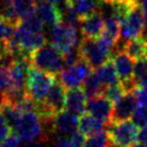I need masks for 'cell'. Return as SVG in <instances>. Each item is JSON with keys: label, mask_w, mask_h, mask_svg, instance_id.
<instances>
[{"label": "cell", "mask_w": 147, "mask_h": 147, "mask_svg": "<svg viewBox=\"0 0 147 147\" xmlns=\"http://www.w3.org/2000/svg\"><path fill=\"white\" fill-rule=\"evenodd\" d=\"M29 60L33 68L54 75L61 72L64 69V67H67L63 53L60 49H57L53 44L47 42L38 49L33 51L29 55Z\"/></svg>", "instance_id": "obj_1"}, {"label": "cell", "mask_w": 147, "mask_h": 147, "mask_svg": "<svg viewBox=\"0 0 147 147\" xmlns=\"http://www.w3.org/2000/svg\"><path fill=\"white\" fill-rule=\"evenodd\" d=\"M144 30H145V20H144L142 9L139 3H134L132 5L127 14L119 21L121 37L118 42L115 46L114 52L123 49L127 40L141 37L144 33Z\"/></svg>", "instance_id": "obj_2"}, {"label": "cell", "mask_w": 147, "mask_h": 147, "mask_svg": "<svg viewBox=\"0 0 147 147\" xmlns=\"http://www.w3.org/2000/svg\"><path fill=\"white\" fill-rule=\"evenodd\" d=\"M14 133L18 136L22 141H44L48 136V131L44 126L39 115L33 111H23L13 127Z\"/></svg>", "instance_id": "obj_3"}, {"label": "cell", "mask_w": 147, "mask_h": 147, "mask_svg": "<svg viewBox=\"0 0 147 147\" xmlns=\"http://www.w3.org/2000/svg\"><path fill=\"white\" fill-rule=\"evenodd\" d=\"M80 57L85 60L92 69H96L113 56V51L105 46L98 38L83 37L78 44Z\"/></svg>", "instance_id": "obj_4"}, {"label": "cell", "mask_w": 147, "mask_h": 147, "mask_svg": "<svg viewBox=\"0 0 147 147\" xmlns=\"http://www.w3.org/2000/svg\"><path fill=\"white\" fill-rule=\"evenodd\" d=\"M55 79L56 77L54 74L32 67L25 86L26 94L36 102V105L42 102Z\"/></svg>", "instance_id": "obj_5"}, {"label": "cell", "mask_w": 147, "mask_h": 147, "mask_svg": "<svg viewBox=\"0 0 147 147\" xmlns=\"http://www.w3.org/2000/svg\"><path fill=\"white\" fill-rule=\"evenodd\" d=\"M138 126L129 119L110 122L107 125V133L110 142L118 147H133L137 144Z\"/></svg>", "instance_id": "obj_6"}, {"label": "cell", "mask_w": 147, "mask_h": 147, "mask_svg": "<svg viewBox=\"0 0 147 147\" xmlns=\"http://www.w3.org/2000/svg\"><path fill=\"white\" fill-rule=\"evenodd\" d=\"M51 41L63 54L78 46V28L60 22L51 28Z\"/></svg>", "instance_id": "obj_7"}, {"label": "cell", "mask_w": 147, "mask_h": 147, "mask_svg": "<svg viewBox=\"0 0 147 147\" xmlns=\"http://www.w3.org/2000/svg\"><path fill=\"white\" fill-rule=\"evenodd\" d=\"M92 70L93 69L88 65V63L85 60L80 59L78 62L67 67L60 72V82L67 90L80 87L83 83L86 80V78L90 76Z\"/></svg>", "instance_id": "obj_8"}, {"label": "cell", "mask_w": 147, "mask_h": 147, "mask_svg": "<svg viewBox=\"0 0 147 147\" xmlns=\"http://www.w3.org/2000/svg\"><path fill=\"white\" fill-rule=\"evenodd\" d=\"M32 65L28 56L20 55L16 56L10 67L8 68L10 80H11V92H24L28 77ZM10 93V92H9Z\"/></svg>", "instance_id": "obj_9"}, {"label": "cell", "mask_w": 147, "mask_h": 147, "mask_svg": "<svg viewBox=\"0 0 147 147\" xmlns=\"http://www.w3.org/2000/svg\"><path fill=\"white\" fill-rule=\"evenodd\" d=\"M113 108H114V102L110 101L103 94H100L88 99L86 110L91 115H93L96 119L102 122L105 125H108L111 122Z\"/></svg>", "instance_id": "obj_10"}, {"label": "cell", "mask_w": 147, "mask_h": 147, "mask_svg": "<svg viewBox=\"0 0 147 147\" xmlns=\"http://www.w3.org/2000/svg\"><path fill=\"white\" fill-rule=\"evenodd\" d=\"M78 116L68 111H61L55 115L53 122H52V127H51V133H53L56 137H67L70 136L72 132L76 131L78 126Z\"/></svg>", "instance_id": "obj_11"}, {"label": "cell", "mask_w": 147, "mask_h": 147, "mask_svg": "<svg viewBox=\"0 0 147 147\" xmlns=\"http://www.w3.org/2000/svg\"><path fill=\"white\" fill-rule=\"evenodd\" d=\"M111 60L115 64L116 72L118 75L119 82L122 84L130 83L133 79V69H134V59H132L125 51H116L113 53Z\"/></svg>", "instance_id": "obj_12"}, {"label": "cell", "mask_w": 147, "mask_h": 147, "mask_svg": "<svg viewBox=\"0 0 147 147\" xmlns=\"http://www.w3.org/2000/svg\"><path fill=\"white\" fill-rule=\"evenodd\" d=\"M137 107H138V101L134 91L125 92L124 95L114 103L111 122L129 119L130 117H132Z\"/></svg>", "instance_id": "obj_13"}, {"label": "cell", "mask_w": 147, "mask_h": 147, "mask_svg": "<svg viewBox=\"0 0 147 147\" xmlns=\"http://www.w3.org/2000/svg\"><path fill=\"white\" fill-rule=\"evenodd\" d=\"M87 96L82 87H74L67 90L65 109L77 116H82L86 111Z\"/></svg>", "instance_id": "obj_14"}, {"label": "cell", "mask_w": 147, "mask_h": 147, "mask_svg": "<svg viewBox=\"0 0 147 147\" xmlns=\"http://www.w3.org/2000/svg\"><path fill=\"white\" fill-rule=\"evenodd\" d=\"M103 26H105V20L99 11H95L82 18L79 22V30L83 37L98 38L101 34Z\"/></svg>", "instance_id": "obj_15"}, {"label": "cell", "mask_w": 147, "mask_h": 147, "mask_svg": "<svg viewBox=\"0 0 147 147\" xmlns=\"http://www.w3.org/2000/svg\"><path fill=\"white\" fill-rule=\"evenodd\" d=\"M36 13L40 18V21L42 22L44 26L52 28L53 25L61 22V13L59 8L48 0H44L37 3Z\"/></svg>", "instance_id": "obj_16"}, {"label": "cell", "mask_w": 147, "mask_h": 147, "mask_svg": "<svg viewBox=\"0 0 147 147\" xmlns=\"http://www.w3.org/2000/svg\"><path fill=\"white\" fill-rule=\"evenodd\" d=\"M100 82L102 83L103 85V88L106 86H110V85H115V84H118L121 83L119 82V78H118V75L116 72V68H115V64L113 62V60H108L106 63H103L101 67L96 68L95 70Z\"/></svg>", "instance_id": "obj_17"}, {"label": "cell", "mask_w": 147, "mask_h": 147, "mask_svg": "<svg viewBox=\"0 0 147 147\" xmlns=\"http://www.w3.org/2000/svg\"><path fill=\"white\" fill-rule=\"evenodd\" d=\"M103 127H105V124L102 122H100L99 119H96L90 113L88 114H83L82 116H79L78 129L86 137H88L91 134H94L99 131H102Z\"/></svg>", "instance_id": "obj_18"}, {"label": "cell", "mask_w": 147, "mask_h": 147, "mask_svg": "<svg viewBox=\"0 0 147 147\" xmlns=\"http://www.w3.org/2000/svg\"><path fill=\"white\" fill-rule=\"evenodd\" d=\"M123 51H125L134 60L147 56V39L141 36V37L127 40L124 45Z\"/></svg>", "instance_id": "obj_19"}, {"label": "cell", "mask_w": 147, "mask_h": 147, "mask_svg": "<svg viewBox=\"0 0 147 147\" xmlns=\"http://www.w3.org/2000/svg\"><path fill=\"white\" fill-rule=\"evenodd\" d=\"M82 88H83L84 93L86 94L87 99H90V98H93V96L102 94L103 85L100 82L96 72H91L90 76L86 78V80L83 83Z\"/></svg>", "instance_id": "obj_20"}, {"label": "cell", "mask_w": 147, "mask_h": 147, "mask_svg": "<svg viewBox=\"0 0 147 147\" xmlns=\"http://www.w3.org/2000/svg\"><path fill=\"white\" fill-rule=\"evenodd\" d=\"M100 0H78L72 7L78 15L79 20L98 11Z\"/></svg>", "instance_id": "obj_21"}, {"label": "cell", "mask_w": 147, "mask_h": 147, "mask_svg": "<svg viewBox=\"0 0 147 147\" xmlns=\"http://www.w3.org/2000/svg\"><path fill=\"white\" fill-rule=\"evenodd\" d=\"M109 144H110V140H109L108 133L102 130L94 134L88 136L83 147H108Z\"/></svg>", "instance_id": "obj_22"}, {"label": "cell", "mask_w": 147, "mask_h": 147, "mask_svg": "<svg viewBox=\"0 0 147 147\" xmlns=\"http://www.w3.org/2000/svg\"><path fill=\"white\" fill-rule=\"evenodd\" d=\"M15 11L20 18V21L26 15L31 14L36 10V1L34 0H13Z\"/></svg>", "instance_id": "obj_23"}, {"label": "cell", "mask_w": 147, "mask_h": 147, "mask_svg": "<svg viewBox=\"0 0 147 147\" xmlns=\"http://www.w3.org/2000/svg\"><path fill=\"white\" fill-rule=\"evenodd\" d=\"M15 24L6 20L0 15V42L6 44L14 34L15 31Z\"/></svg>", "instance_id": "obj_24"}, {"label": "cell", "mask_w": 147, "mask_h": 147, "mask_svg": "<svg viewBox=\"0 0 147 147\" xmlns=\"http://www.w3.org/2000/svg\"><path fill=\"white\" fill-rule=\"evenodd\" d=\"M124 93H125V90L121 83L115 84V85H110V86H106L102 91V94L105 96H107L110 101H113L114 103L117 100H119L124 95Z\"/></svg>", "instance_id": "obj_25"}, {"label": "cell", "mask_w": 147, "mask_h": 147, "mask_svg": "<svg viewBox=\"0 0 147 147\" xmlns=\"http://www.w3.org/2000/svg\"><path fill=\"white\" fill-rule=\"evenodd\" d=\"M147 75V56L140 57L134 60V69H133V79L134 82L139 83V80Z\"/></svg>", "instance_id": "obj_26"}, {"label": "cell", "mask_w": 147, "mask_h": 147, "mask_svg": "<svg viewBox=\"0 0 147 147\" xmlns=\"http://www.w3.org/2000/svg\"><path fill=\"white\" fill-rule=\"evenodd\" d=\"M11 92V80L8 68L0 65V94H7Z\"/></svg>", "instance_id": "obj_27"}, {"label": "cell", "mask_w": 147, "mask_h": 147, "mask_svg": "<svg viewBox=\"0 0 147 147\" xmlns=\"http://www.w3.org/2000/svg\"><path fill=\"white\" fill-rule=\"evenodd\" d=\"M132 122L138 126L142 127L147 125V106H140L136 108L133 115H132Z\"/></svg>", "instance_id": "obj_28"}, {"label": "cell", "mask_w": 147, "mask_h": 147, "mask_svg": "<svg viewBox=\"0 0 147 147\" xmlns=\"http://www.w3.org/2000/svg\"><path fill=\"white\" fill-rule=\"evenodd\" d=\"M85 140H86V136H84L80 131L72 132L68 138V142L70 147H83Z\"/></svg>", "instance_id": "obj_29"}, {"label": "cell", "mask_w": 147, "mask_h": 147, "mask_svg": "<svg viewBox=\"0 0 147 147\" xmlns=\"http://www.w3.org/2000/svg\"><path fill=\"white\" fill-rule=\"evenodd\" d=\"M22 140L18 138L16 133H9L2 141H0V147H20V142Z\"/></svg>", "instance_id": "obj_30"}, {"label": "cell", "mask_w": 147, "mask_h": 147, "mask_svg": "<svg viewBox=\"0 0 147 147\" xmlns=\"http://www.w3.org/2000/svg\"><path fill=\"white\" fill-rule=\"evenodd\" d=\"M134 94L138 101V105L140 106H147V86L145 85H138L134 90Z\"/></svg>", "instance_id": "obj_31"}, {"label": "cell", "mask_w": 147, "mask_h": 147, "mask_svg": "<svg viewBox=\"0 0 147 147\" xmlns=\"http://www.w3.org/2000/svg\"><path fill=\"white\" fill-rule=\"evenodd\" d=\"M9 133H11V127L9 126L5 116L0 111V141H2Z\"/></svg>", "instance_id": "obj_32"}, {"label": "cell", "mask_w": 147, "mask_h": 147, "mask_svg": "<svg viewBox=\"0 0 147 147\" xmlns=\"http://www.w3.org/2000/svg\"><path fill=\"white\" fill-rule=\"evenodd\" d=\"M137 142L147 144V125H145V126L140 127V130H139V132H138Z\"/></svg>", "instance_id": "obj_33"}, {"label": "cell", "mask_w": 147, "mask_h": 147, "mask_svg": "<svg viewBox=\"0 0 147 147\" xmlns=\"http://www.w3.org/2000/svg\"><path fill=\"white\" fill-rule=\"evenodd\" d=\"M54 147H70V146H69L68 139H65L64 137H56Z\"/></svg>", "instance_id": "obj_34"}, {"label": "cell", "mask_w": 147, "mask_h": 147, "mask_svg": "<svg viewBox=\"0 0 147 147\" xmlns=\"http://www.w3.org/2000/svg\"><path fill=\"white\" fill-rule=\"evenodd\" d=\"M24 147H44V146L41 145V141L34 140V141H28Z\"/></svg>", "instance_id": "obj_35"}, {"label": "cell", "mask_w": 147, "mask_h": 147, "mask_svg": "<svg viewBox=\"0 0 147 147\" xmlns=\"http://www.w3.org/2000/svg\"><path fill=\"white\" fill-rule=\"evenodd\" d=\"M7 53H8V49H7V47H6V44L0 42V60H1Z\"/></svg>", "instance_id": "obj_36"}, {"label": "cell", "mask_w": 147, "mask_h": 147, "mask_svg": "<svg viewBox=\"0 0 147 147\" xmlns=\"http://www.w3.org/2000/svg\"><path fill=\"white\" fill-rule=\"evenodd\" d=\"M133 147H147V144H141V142H137L133 145Z\"/></svg>", "instance_id": "obj_37"}, {"label": "cell", "mask_w": 147, "mask_h": 147, "mask_svg": "<svg viewBox=\"0 0 147 147\" xmlns=\"http://www.w3.org/2000/svg\"><path fill=\"white\" fill-rule=\"evenodd\" d=\"M36 1V3H39V2H41V1H44V0H34Z\"/></svg>", "instance_id": "obj_38"}, {"label": "cell", "mask_w": 147, "mask_h": 147, "mask_svg": "<svg viewBox=\"0 0 147 147\" xmlns=\"http://www.w3.org/2000/svg\"><path fill=\"white\" fill-rule=\"evenodd\" d=\"M0 102H1V94H0Z\"/></svg>", "instance_id": "obj_39"}]
</instances>
